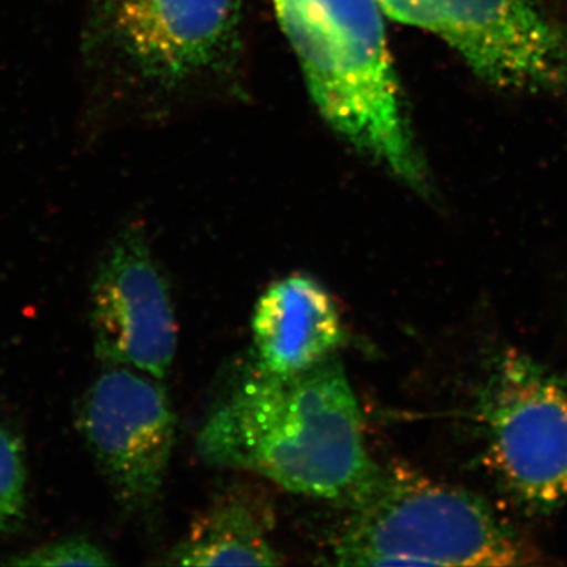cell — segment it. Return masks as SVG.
<instances>
[{
    "mask_svg": "<svg viewBox=\"0 0 567 567\" xmlns=\"http://www.w3.org/2000/svg\"><path fill=\"white\" fill-rule=\"evenodd\" d=\"M197 453L207 464L341 505L379 468L339 354L290 375L246 364L205 417Z\"/></svg>",
    "mask_w": 567,
    "mask_h": 567,
    "instance_id": "cell-1",
    "label": "cell"
},
{
    "mask_svg": "<svg viewBox=\"0 0 567 567\" xmlns=\"http://www.w3.org/2000/svg\"><path fill=\"white\" fill-rule=\"evenodd\" d=\"M320 114L416 192L429 189L399 96L379 0H274Z\"/></svg>",
    "mask_w": 567,
    "mask_h": 567,
    "instance_id": "cell-2",
    "label": "cell"
},
{
    "mask_svg": "<svg viewBox=\"0 0 567 567\" xmlns=\"http://www.w3.org/2000/svg\"><path fill=\"white\" fill-rule=\"evenodd\" d=\"M330 543L339 566H520L532 551L480 496L409 468L379 466L346 503Z\"/></svg>",
    "mask_w": 567,
    "mask_h": 567,
    "instance_id": "cell-3",
    "label": "cell"
},
{
    "mask_svg": "<svg viewBox=\"0 0 567 567\" xmlns=\"http://www.w3.org/2000/svg\"><path fill=\"white\" fill-rule=\"evenodd\" d=\"M492 473L532 513L567 499V379L518 350L492 364L480 395Z\"/></svg>",
    "mask_w": 567,
    "mask_h": 567,
    "instance_id": "cell-4",
    "label": "cell"
},
{
    "mask_svg": "<svg viewBox=\"0 0 567 567\" xmlns=\"http://www.w3.org/2000/svg\"><path fill=\"white\" fill-rule=\"evenodd\" d=\"M391 20L434 33L506 92L567 89V28L537 0H379Z\"/></svg>",
    "mask_w": 567,
    "mask_h": 567,
    "instance_id": "cell-5",
    "label": "cell"
},
{
    "mask_svg": "<svg viewBox=\"0 0 567 567\" xmlns=\"http://www.w3.org/2000/svg\"><path fill=\"white\" fill-rule=\"evenodd\" d=\"M76 423L118 506L128 514L151 513L166 483L177 432L163 380L126 365H104L82 394Z\"/></svg>",
    "mask_w": 567,
    "mask_h": 567,
    "instance_id": "cell-6",
    "label": "cell"
},
{
    "mask_svg": "<svg viewBox=\"0 0 567 567\" xmlns=\"http://www.w3.org/2000/svg\"><path fill=\"white\" fill-rule=\"evenodd\" d=\"M89 322L103 365H126L159 380L169 375L177 352L173 298L137 224L122 229L96 265Z\"/></svg>",
    "mask_w": 567,
    "mask_h": 567,
    "instance_id": "cell-7",
    "label": "cell"
},
{
    "mask_svg": "<svg viewBox=\"0 0 567 567\" xmlns=\"http://www.w3.org/2000/svg\"><path fill=\"white\" fill-rule=\"evenodd\" d=\"M93 31L134 70L177 84L221 61L237 39L240 0H92Z\"/></svg>",
    "mask_w": 567,
    "mask_h": 567,
    "instance_id": "cell-8",
    "label": "cell"
},
{
    "mask_svg": "<svg viewBox=\"0 0 567 567\" xmlns=\"http://www.w3.org/2000/svg\"><path fill=\"white\" fill-rule=\"evenodd\" d=\"M346 328L333 295L315 276L276 279L252 312V363L268 374L290 375L338 354Z\"/></svg>",
    "mask_w": 567,
    "mask_h": 567,
    "instance_id": "cell-9",
    "label": "cell"
},
{
    "mask_svg": "<svg viewBox=\"0 0 567 567\" xmlns=\"http://www.w3.org/2000/svg\"><path fill=\"white\" fill-rule=\"evenodd\" d=\"M275 516L262 495L245 486L226 488L193 522L167 555L174 566H276Z\"/></svg>",
    "mask_w": 567,
    "mask_h": 567,
    "instance_id": "cell-10",
    "label": "cell"
},
{
    "mask_svg": "<svg viewBox=\"0 0 567 567\" xmlns=\"http://www.w3.org/2000/svg\"><path fill=\"white\" fill-rule=\"evenodd\" d=\"M28 513V462L22 439L0 424V535L22 527Z\"/></svg>",
    "mask_w": 567,
    "mask_h": 567,
    "instance_id": "cell-11",
    "label": "cell"
},
{
    "mask_svg": "<svg viewBox=\"0 0 567 567\" xmlns=\"http://www.w3.org/2000/svg\"><path fill=\"white\" fill-rule=\"evenodd\" d=\"M114 558L89 536H66L3 559L11 566H112Z\"/></svg>",
    "mask_w": 567,
    "mask_h": 567,
    "instance_id": "cell-12",
    "label": "cell"
}]
</instances>
